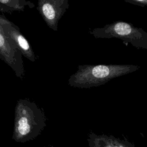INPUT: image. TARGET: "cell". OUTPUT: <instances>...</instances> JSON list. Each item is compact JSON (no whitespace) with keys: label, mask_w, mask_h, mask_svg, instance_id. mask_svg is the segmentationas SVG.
<instances>
[{"label":"cell","mask_w":147,"mask_h":147,"mask_svg":"<svg viewBox=\"0 0 147 147\" xmlns=\"http://www.w3.org/2000/svg\"><path fill=\"white\" fill-rule=\"evenodd\" d=\"M47 118L43 109L34 102L23 99L17 100L13 140L25 142L34 140L46 126Z\"/></svg>","instance_id":"1"},{"label":"cell","mask_w":147,"mask_h":147,"mask_svg":"<svg viewBox=\"0 0 147 147\" xmlns=\"http://www.w3.org/2000/svg\"><path fill=\"white\" fill-rule=\"evenodd\" d=\"M139 68L140 67L132 64L79 65L76 72L69 78L68 83L70 86L76 88L98 87Z\"/></svg>","instance_id":"2"},{"label":"cell","mask_w":147,"mask_h":147,"mask_svg":"<svg viewBox=\"0 0 147 147\" xmlns=\"http://www.w3.org/2000/svg\"><path fill=\"white\" fill-rule=\"evenodd\" d=\"M89 33L96 38H117L126 45L129 43L137 48L147 49V32L126 22L115 21L102 28H94Z\"/></svg>","instance_id":"3"},{"label":"cell","mask_w":147,"mask_h":147,"mask_svg":"<svg viewBox=\"0 0 147 147\" xmlns=\"http://www.w3.org/2000/svg\"><path fill=\"white\" fill-rule=\"evenodd\" d=\"M22 56L16 42L0 27V59L10 67L21 79L24 78L25 73Z\"/></svg>","instance_id":"4"},{"label":"cell","mask_w":147,"mask_h":147,"mask_svg":"<svg viewBox=\"0 0 147 147\" xmlns=\"http://www.w3.org/2000/svg\"><path fill=\"white\" fill-rule=\"evenodd\" d=\"M37 9L48 26L57 30L59 21L69 7L68 0H39Z\"/></svg>","instance_id":"5"},{"label":"cell","mask_w":147,"mask_h":147,"mask_svg":"<svg viewBox=\"0 0 147 147\" xmlns=\"http://www.w3.org/2000/svg\"><path fill=\"white\" fill-rule=\"evenodd\" d=\"M0 27L3 29L7 35L16 42L24 57L31 61H36L34 52L28 41L21 33L20 28L8 20L3 14L0 16Z\"/></svg>","instance_id":"6"},{"label":"cell","mask_w":147,"mask_h":147,"mask_svg":"<svg viewBox=\"0 0 147 147\" xmlns=\"http://www.w3.org/2000/svg\"><path fill=\"white\" fill-rule=\"evenodd\" d=\"M90 147H129L123 141L113 136L97 135L91 133L87 139Z\"/></svg>","instance_id":"7"},{"label":"cell","mask_w":147,"mask_h":147,"mask_svg":"<svg viewBox=\"0 0 147 147\" xmlns=\"http://www.w3.org/2000/svg\"><path fill=\"white\" fill-rule=\"evenodd\" d=\"M26 6H28L29 8L34 7L33 3L25 0H0V11L2 14H11L14 11H24Z\"/></svg>","instance_id":"8"},{"label":"cell","mask_w":147,"mask_h":147,"mask_svg":"<svg viewBox=\"0 0 147 147\" xmlns=\"http://www.w3.org/2000/svg\"><path fill=\"white\" fill-rule=\"evenodd\" d=\"M125 2L140 6H147V0H125Z\"/></svg>","instance_id":"9"}]
</instances>
